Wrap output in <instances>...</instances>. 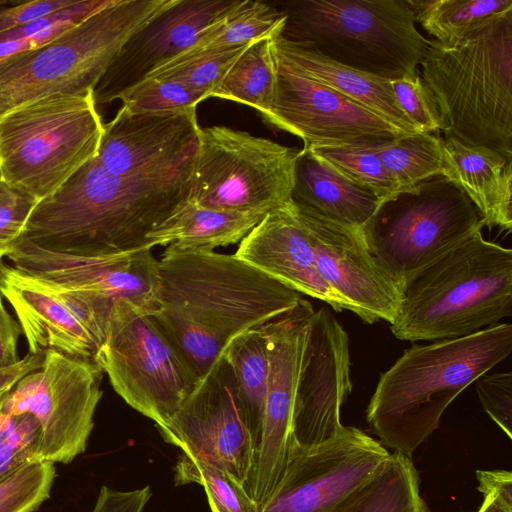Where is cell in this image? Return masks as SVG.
<instances>
[{"label": "cell", "mask_w": 512, "mask_h": 512, "mask_svg": "<svg viewBox=\"0 0 512 512\" xmlns=\"http://www.w3.org/2000/svg\"><path fill=\"white\" fill-rule=\"evenodd\" d=\"M191 175L122 177L95 157L36 204L19 237L79 256L149 248L148 234L188 200Z\"/></svg>", "instance_id": "cell-2"}, {"label": "cell", "mask_w": 512, "mask_h": 512, "mask_svg": "<svg viewBox=\"0 0 512 512\" xmlns=\"http://www.w3.org/2000/svg\"><path fill=\"white\" fill-rule=\"evenodd\" d=\"M292 200L356 229H362L381 202L374 192L347 180L305 147L295 166Z\"/></svg>", "instance_id": "cell-26"}, {"label": "cell", "mask_w": 512, "mask_h": 512, "mask_svg": "<svg viewBox=\"0 0 512 512\" xmlns=\"http://www.w3.org/2000/svg\"><path fill=\"white\" fill-rule=\"evenodd\" d=\"M221 356L233 371L241 406L257 452L268 377V348L264 325L232 339Z\"/></svg>", "instance_id": "cell-30"}, {"label": "cell", "mask_w": 512, "mask_h": 512, "mask_svg": "<svg viewBox=\"0 0 512 512\" xmlns=\"http://www.w3.org/2000/svg\"><path fill=\"white\" fill-rule=\"evenodd\" d=\"M272 49L311 79L365 107L396 129L420 133L401 109L391 80L373 76L322 56L281 33L271 37Z\"/></svg>", "instance_id": "cell-25"}, {"label": "cell", "mask_w": 512, "mask_h": 512, "mask_svg": "<svg viewBox=\"0 0 512 512\" xmlns=\"http://www.w3.org/2000/svg\"><path fill=\"white\" fill-rule=\"evenodd\" d=\"M40 427L30 414L0 412V481L39 457Z\"/></svg>", "instance_id": "cell-39"}, {"label": "cell", "mask_w": 512, "mask_h": 512, "mask_svg": "<svg viewBox=\"0 0 512 512\" xmlns=\"http://www.w3.org/2000/svg\"><path fill=\"white\" fill-rule=\"evenodd\" d=\"M234 254L299 294L326 302L336 311L347 310L317 270L308 231L293 200L267 213Z\"/></svg>", "instance_id": "cell-23"}, {"label": "cell", "mask_w": 512, "mask_h": 512, "mask_svg": "<svg viewBox=\"0 0 512 512\" xmlns=\"http://www.w3.org/2000/svg\"><path fill=\"white\" fill-rule=\"evenodd\" d=\"M441 175L466 194L484 226L511 231V160L488 148L443 138Z\"/></svg>", "instance_id": "cell-24"}, {"label": "cell", "mask_w": 512, "mask_h": 512, "mask_svg": "<svg viewBox=\"0 0 512 512\" xmlns=\"http://www.w3.org/2000/svg\"><path fill=\"white\" fill-rule=\"evenodd\" d=\"M156 427L165 442L222 469L245 487L256 448L233 371L222 356L172 418Z\"/></svg>", "instance_id": "cell-14"}, {"label": "cell", "mask_w": 512, "mask_h": 512, "mask_svg": "<svg viewBox=\"0 0 512 512\" xmlns=\"http://www.w3.org/2000/svg\"><path fill=\"white\" fill-rule=\"evenodd\" d=\"M103 373L96 362L47 351L42 366L6 392L0 412L32 415L40 427V460L68 464L86 450Z\"/></svg>", "instance_id": "cell-12"}, {"label": "cell", "mask_w": 512, "mask_h": 512, "mask_svg": "<svg viewBox=\"0 0 512 512\" xmlns=\"http://www.w3.org/2000/svg\"><path fill=\"white\" fill-rule=\"evenodd\" d=\"M175 485L203 487L212 512H258L257 502L243 485L222 469L181 453L174 466Z\"/></svg>", "instance_id": "cell-35"}, {"label": "cell", "mask_w": 512, "mask_h": 512, "mask_svg": "<svg viewBox=\"0 0 512 512\" xmlns=\"http://www.w3.org/2000/svg\"><path fill=\"white\" fill-rule=\"evenodd\" d=\"M95 362L133 409L167 423L201 378L154 318L128 301L116 302Z\"/></svg>", "instance_id": "cell-10"}, {"label": "cell", "mask_w": 512, "mask_h": 512, "mask_svg": "<svg viewBox=\"0 0 512 512\" xmlns=\"http://www.w3.org/2000/svg\"><path fill=\"white\" fill-rule=\"evenodd\" d=\"M208 97L183 82L170 78L145 79L123 91L117 99L135 113H179L197 109Z\"/></svg>", "instance_id": "cell-36"}, {"label": "cell", "mask_w": 512, "mask_h": 512, "mask_svg": "<svg viewBox=\"0 0 512 512\" xmlns=\"http://www.w3.org/2000/svg\"><path fill=\"white\" fill-rule=\"evenodd\" d=\"M104 124L94 91L57 95L0 119V175L38 202L98 154Z\"/></svg>", "instance_id": "cell-8"}, {"label": "cell", "mask_w": 512, "mask_h": 512, "mask_svg": "<svg viewBox=\"0 0 512 512\" xmlns=\"http://www.w3.org/2000/svg\"><path fill=\"white\" fill-rule=\"evenodd\" d=\"M381 162L398 191L441 175L443 137L416 133L378 144Z\"/></svg>", "instance_id": "cell-33"}, {"label": "cell", "mask_w": 512, "mask_h": 512, "mask_svg": "<svg viewBox=\"0 0 512 512\" xmlns=\"http://www.w3.org/2000/svg\"><path fill=\"white\" fill-rule=\"evenodd\" d=\"M151 495L149 486L127 491L102 486L90 512H142Z\"/></svg>", "instance_id": "cell-43"}, {"label": "cell", "mask_w": 512, "mask_h": 512, "mask_svg": "<svg viewBox=\"0 0 512 512\" xmlns=\"http://www.w3.org/2000/svg\"><path fill=\"white\" fill-rule=\"evenodd\" d=\"M419 72L445 139L512 161V13L453 45L428 39Z\"/></svg>", "instance_id": "cell-4"}, {"label": "cell", "mask_w": 512, "mask_h": 512, "mask_svg": "<svg viewBox=\"0 0 512 512\" xmlns=\"http://www.w3.org/2000/svg\"><path fill=\"white\" fill-rule=\"evenodd\" d=\"M380 142L328 143L304 147L338 174L374 192L383 201L398 189L379 157Z\"/></svg>", "instance_id": "cell-34"}, {"label": "cell", "mask_w": 512, "mask_h": 512, "mask_svg": "<svg viewBox=\"0 0 512 512\" xmlns=\"http://www.w3.org/2000/svg\"><path fill=\"white\" fill-rule=\"evenodd\" d=\"M390 453L356 427L309 447L292 445L284 472L258 512H334Z\"/></svg>", "instance_id": "cell-13"}, {"label": "cell", "mask_w": 512, "mask_h": 512, "mask_svg": "<svg viewBox=\"0 0 512 512\" xmlns=\"http://www.w3.org/2000/svg\"><path fill=\"white\" fill-rule=\"evenodd\" d=\"M415 22L443 45H453L512 13V0H407Z\"/></svg>", "instance_id": "cell-31"}, {"label": "cell", "mask_w": 512, "mask_h": 512, "mask_svg": "<svg viewBox=\"0 0 512 512\" xmlns=\"http://www.w3.org/2000/svg\"><path fill=\"white\" fill-rule=\"evenodd\" d=\"M56 476L51 462L37 461L0 481V512H34L45 502Z\"/></svg>", "instance_id": "cell-38"}, {"label": "cell", "mask_w": 512, "mask_h": 512, "mask_svg": "<svg viewBox=\"0 0 512 512\" xmlns=\"http://www.w3.org/2000/svg\"><path fill=\"white\" fill-rule=\"evenodd\" d=\"M38 201L13 188L0 175V259L22 234Z\"/></svg>", "instance_id": "cell-42"}, {"label": "cell", "mask_w": 512, "mask_h": 512, "mask_svg": "<svg viewBox=\"0 0 512 512\" xmlns=\"http://www.w3.org/2000/svg\"><path fill=\"white\" fill-rule=\"evenodd\" d=\"M173 0H114L53 41L0 62V119L57 95L94 91L128 39Z\"/></svg>", "instance_id": "cell-7"}, {"label": "cell", "mask_w": 512, "mask_h": 512, "mask_svg": "<svg viewBox=\"0 0 512 512\" xmlns=\"http://www.w3.org/2000/svg\"><path fill=\"white\" fill-rule=\"evenodd\" d=\"M272 47V45H271ZM276 85L263 118L300 138L304 146L386 141L404 132L335 90L311 79L272 49Z\"/></svg>", "instance_id": "cell-17"}, {"label": "cell", "mask_w": 512, "mask_h": 512, "mask_svg": "<svg viewBox=\"0 0 512 512\" xmlns=\"http://www.w3.org/2000/svg\"><path fill=\"white\" fill-rule=\"evenodd\" d=\"M313 305L301 299L286 314L264 324L268 377L261 438L245 488L258 506L279 482L292 445V416Z\"/></svg>", "instance_id": "cell-16"}, {"label": "cell", "mask_w": 512, "mask_h": 512, "mask_svg": "<svg viewBox=\"0 0 512 512\" xmlns=\"http://www.w3.org/2000/svg\"><path fill=\"white\" fill-rule=\"evenodd\" d=\"M391 83L401 109L418 132L434 134L441 130L437 112L420 74L391 80Z\"/></svg>", "instance_id": "cell-40"}, {"label": "cell", "mask_w": 512, "mask_h": 512, "mask_svg": "<svg viewBox=\"0 0 512 512\" xmlns=\"http://www.w3.org/2000/svg\"><path fill=\"white\" fill-rule=\"evenodd\" d=\"M282 35L322 56L388 80L415 77L428 39L416 28L407 0L281 2Z\"/></svg>", "instance_id": "cell-6"}, {"label": "cell", "mask_w": 512, "mask_h": 512, "mask_svg": "<svg viewBox=\"0 0 512 512\" xmlns=\"http://www.w3.org/2000/svg\"><path fill=\"white\" fill-rule=\"evenodd\" d=\"M512 350V325L414 345L381 374L366 410L380 443L411 458L438 429L451 402Z\"/></svg>", "instance_id": "cell-3"}, {"label": "cell", "mask_w": 512, "mask_h": 512, "mask_svg": "<svg viewBox=\"0 0 512 512\" xmlns=\"http://www.w3.org/2000/svg\"><path fill=\"white\" fill-rule=\"evenodd\" d=\"M0 292L33 355L56 351L95 362L106 322L82 295L46 284L0 259Z\"/></svg>", "instance_id": "cell-18"}, {"label": "cell", "mask_w": 512, "mask_h": 512, "mask_svg": "<svg viewBox=\"0 0 512 512\" xmlns=\"http://www.w3.org/2000/svg\"><path fill=\"white\" fill-rule=\"evenodd\" d=\"M237 0H173L123 45L94 89L107 104L151 72L190 48Z\"/></svg>", "instance_id": "cell-22"}, {"label": "cell", "mask_w": 512, "mask_h": 512, "mask_svg": "<svg viewBox=\"0 0 512 512\" xmlns=\"http://www.w3.org/2000/svg\"><path fill=\"white\" fill-rule=\"evenodd\" d=\"M265 215L218 210L187 200L148 234V247L214 250L240 242Z\"/></svg>", "instance_id": "cell-27"}, {"label": "cell", "mask_w": 512, "mask_h": 512, "mask_svg": "<svg viewBox=\"0 0 512 512\" xmlns=\"http://www.w3.org/2000/svg\"><path fill=\"white\" fill-rule=\"evenodd\" d=\"M0 292V368L18 363V341L22 329L17 320L7 311Z\"/></svg>", "instance_id": "cell-45"}, {"label": "cell", "mask_w": 512, "mask_h": 512, "mask_svg": "<svg viewBox=\"0 0 512 512\" xmlns=\"http://www.w3.org/2000/svg\"><path fill=\"white\" fill-rule=\"evenodd\" d=\"M5 394H6V392H5V393L0 394V404H1V402H2V400H3V398H4V396H5Z\"/></svg>", "instance_id": "cell-48"}, {"label": "cell", "mask_w": 512, "mask_h": 512, "mask_svg": "<svg viewBox=\"0 0 512 512\" xmlns=\"http://www.w3.org/2000/svg\"><path fill=\"white\" fill-rule=\"evenodd\" d=\"M4 257L24 274L84 295L105 312L118 301H128L150 315L156 310L159 263L150 248L79 256L48 251L18 237Z\"/></svg>", "instance_id": "cell-15"}, {"label": "cell", "mask_w": 512, "mask_h": 512, "mask_svg": "<svg viewBox=\"0 0 512 512\" xmlns=\"http://www.w3.org/2000/svg\"><path fill=\"white\" fill-rule=\"evenodd\" d=\"M151 316L200 378L232 339L294 309L300 294L235 254L169 245Z\"/></svg>", "instance_id": "cell-1"}, {"label": "cell", "mask_w": 512, "mask_h": 512, "mask_svg": "<svg viewBox=\"0 0 512 512\" xmlns=\"http://www.w3.org/2000/svg\"><path fill=\"white\" fill-rule=\"evenodd\" d=\"M275 85L271 38H265L248 45L210 97L250 106L264 118L273 104Z\"/></svg>", "instance_id": "cell-32"}, {"label": "cell", "mask_w": 512, "mask_h": 512, "mask_svg": "<svg viewBox=\"0 0 512 512\" xmlns=\"http://www.w3.org/2000/svg\"><path fill=\"white\" fill-rule=\"evenodd\" d=\"M296 205L310 237L317 270L347 310L369 324L379 320L391 323L398 313L401 290L370 255L361 229Z\"/></svg>", "instance_id": "cell-21"}, {"label": "cell", "mask_w": 512, "mask_h": 512, "mask_svg": "<svg viewBox=\"0 0 512 512\" xmlns=\"http://www.w3.org/2000/svg\"><path fill=\"white\" fill-rule=\"evenodd\" d=\"M478 490L494 498L505 512H512V473L508 470H477Z\"/></svg>", "instance_id": "cell-44"}, {"label": "cell", "mask_w": 512, "mask_h": 512, "mask_svg": "<svg viewBox=\"0 0 512 512\" xmlns=\"http://www.w3.org/2000/svg\"><path fill=\"white\" fill-rule=\"evenodd\" d=\"M201 127L196 109L179 113H135L124 107L104 124L99 163L110 173L160 178L191 171Z\"/></svg>", "instance_id": "cell-20"}, {"label": "cell", "mask_w": 512, "mask_h": 512, "mask_svg": "<svg viewBox=\"0 0 512 512\" xmlns=\"http://www.w3.org/2000/svg\"><path fill=\"white\" fill-rule=\"evenodd\" d=\"M475 382L483 409L507 437L512 439V373H485Z\"/></svg>", "instance_id": "cell-41"}, {"label": "cell", "mask_w": 512, "mask_h": 512, "mask_svg": "<svg viewBox=\"0 0 512 512\" xmlns=\"http://www.w3.org/2000/svg\"><path fill=\"white\" fill-rule=\"evenodd\" d=\"M248 45L203 52L178 64L156 69L145 79L178 80L210 98L211 93Z\"/></svg>", "instance_id": "cell-37"}, {"label": "cell", "mask_w": 512, "mask_h": 512, "mask_svg": "<svg viewBox=\"0 0 512 512\" xmlns=\"http://www.w3.org/2000/svg\"><path fill=\"white\" fill-rule=\"evenodd\" d=\"M9 1L7 0H0V7L7 4Z\"/></svg>", "instance_id": "cell-47"}, {"label": "cell", "mask_w": 512, "mask_h": 512, "mask_svg": "<svg viewBox=\"0 0 512 512\" xmlns=\"http://www.w3.org/2000/svg\"><path fill=\"white\" fill-rule=\"evenodd\" d=\"M44 355L28 353L15 365L0 368V394L9 391L21 378L42 366Z\"/></svg>", "instance_id": "cell-46"}, {"label": "cell", "mask_w": 512, "mask_h": 512, "mask_svg": "<svg viewBox=\"0 0 512 512\" xmlns=\"http://www.w3.org/2000/svg\"><path fill=\"white\" fill-rule=\"evenodd\" d=\"M512 313V250L477 231L408 278L390 323L411 342L472 335Z\"/></svg>", "instance_id": "cell-5"}, {"label": "cell", "mask_w": 512, "mask_h": 512, "mask_svg": "<svg viewBox=\"0 0 512 512\" xmlns=\"http://www.w3.org/2000/svg\"><path fill=\"white\" fill-rule=\"evenodd\" d=\"M484 227L466 194L439 175L381 201L362 227L365 245L400 287Z\"/></svg>", "instance_id": "cell-9"}, {"label": "cell", "mask_w": 512, "mask_h": 512, "mask_svg": "<svg viewBox=\"0 0 512 512\" xmlns=\"http://www.w3.org/2000/svg\"><path fill=\"white\" fill-rule=\"evenodd\" d=\"M334 512H432L420 494L411 458L394 452Z\"/></svg>", "instance_id": "cell-28"}, {"label": "cell", "mask_w": 512, "mask_h": 512, "mask_svg": "<svg viewBox=\"0 0 512 512\" xmlns=\"http://www.w3.org/2000/svg\"><path fill=\"white\" fill-rule=\"evenodd\" d=\"M349 337L332 312L314 311L296 389L292 435L296 445L320 444L344 426L340 409L352 390Z\"/></svg>", "instance_id": "cell-19"}, {"label": "cell", "mask_w": 512, "mask_h": 512, "mask_svg": "<svg viewBox=\"0 0 512 512\" xmlns=\"http://www.w3.org/2000/svg\"><path fill=\"white\" fill-rule=\"evenodd\" d=\"M285 22L283 12L266 2L237 0L222 18L203 31L190 48L157 69L178 64L203 52L271 38L283 31Z\"/></svg>", "instance_id": "cell-29"}, {"label": "cell", "mask_w": 512, "mask_h": 512, "mask_svg": "<svg viewBox=\"0 0 512 512\" xmlns=\"http://www.w3.org/2000/svg\"><path fill=\"white\" fill-rule=\"evenodd\" d=\"M300 152L226 126L201 128L188 200L218 210L267 214L292 201Z\"/></svg>", "instance_id": "cell-11"}]
</instances>
